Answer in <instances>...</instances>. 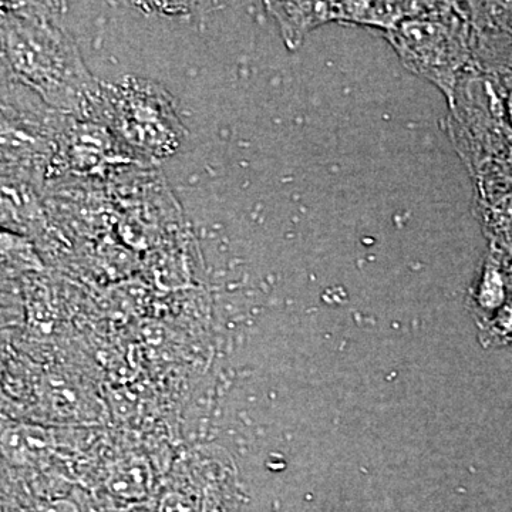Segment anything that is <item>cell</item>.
I'll list each match as a JSON object with an SVG mask.
<instances>
[{
	"instance_id": "30bf717a",
	"label": "cell",
	"mask_w": 512,
	"mask_h": 512,
	"mask_svg": "<svg viewBox=\"0 0 512 512\" xmlns=\"http://www.w3.org/2000/svg\"><path fill=\"white\" fill-rule=\"evenodd\" d=\"M473 178L476 190L512 191V148L485 164Z\"/></svg>"
},
{
	"instance_id": "8fae6325",
	"label": "cell",
	"mask_w": 512,
	"mask_h": 512,
	"mask_svg": "<svg viewBox=\"0 0 512 512\" xmlns=\"http://www.w3.org/2000/svg\"><path fill=\"white\" fill-rule=\"evenodd\" d=\"M503 86L505 107H507L508 121L512 128V74H495Z\"/></svg>"
},
{
	"instance_id": "8992f818",
	"label": "cell",
	"mask_w": 512,
	"mask_h": 512,
	"mask_svg": "<svg viewBox=\"0 0 512 512\" xmlns=\"http://www.w3.org/2000/svg\"><path fill=\"white\" fill-rule=\"evenodd\" d=\"M473 29L474 64L512 74V2H464Z\"/></svg>"
},
{
	"instance_id": "52a82bcc",
	"label": "cell",
	"mask_w": 512,
	"mask_h": 512,
	"mask_svg": "<svg viewBox=\"0 0 512 512\" xmlns=\"http://www.w3.org/2000/svg\"><path fill=\"white\" fill-rule=\"evenodd\" d=\"M265 5L278 23L289 50L298 49L313 29L335 22V2H268Z\"/></svg>"
},
{
	"instance_id": "6da1fadb",
	"label": "cell",
	"mask_w": 512,
	"mask_h": 512,
	"mask_svg": "<svg viewBox=\"0 0 512 512\" xmlns=\"http://www.w3.org/2000/svg\"><path fill=\"white\" fill-rule=\"evenodd\" d=\"M2 52V67L53 110L79 121L103 116L99 83L46 6L3 5Z\"/></svg>"
},
{
	"instance_id": "7a4b0ae2",
	"label": "cell",
	"mask_w": 512,
	"mask_h": 512,
	"mask_svg": "<svg viewBox=\"0 0 512 512\" xmlns=\"http://www.w3.org/2000/svg\"><path fill=\"white\" fill-rule=\"evenodd\" d=\"M384 37L403 66L436 86L447 103L461 74L474 64L473 29L464 2H430Z\"/></svg>"
},
{
	"instance_id": "ba28073f",
	"label": "cell",
	"mask_w": 512,
	"mask_h": 512,
	"mask_svg": "<svg viewBox=\"0 0 512 512\" xmlns=\"http://www.w3.org/2000/svg\"><path fill=\"white\" fill-rule=\"evenodd\" d=\"M429 5L430 2H335L336 23L387 33L404 19L420 15Z\"/></svg>"
},
{
	"instance_id": "9c48e42d",
	"label": "cell",
	"mask_w": 512,
	"mask_h": 512,
	"mask_svg": "<svg viewBox=\"0 0 512 512\" xmlns=\"http://www.w3.org/2000/svg\"><path fill=\"white\" fill-rule=\"evenodd\" d=\"M477 217L494 248L512 244V191L476 190Z\"/></svg>"
},
{
	"instance_id": "277c9868",
	"label": "cell",
	"mask_w": 512,
	"mask_h": 512,
	"mask_svg": "<svg viewBox=\"0 0 512 512\" xmlns=\"http://www.w3.org/2000/svg\"><path fill=\"white\" fill-rule=\"evenodd\" d=\"M447 104L448 136L473 177L512 148L503 86L495 74L471 64Z\"/></svg>"
},
{
	"instance_id": "3957f363",
	"label": "cell",
	"mask_w": 512,
	"mask_h": 512,
	"mask_svg": "<svg viewBox=\"0 0 512 512\" xmlns=\"http://www.w3.org/2000/svg\"><path fill=\"white\" fill-rule=\"evenodd\" d=\"M2 177L39 187L59 153L67 116L2 67Z\"/></svg>"
},
{
	"instance_id": "5b68a950",
	"label": "cell",
	"mask_w": 512,
	"mask_h": 512,
	"mask_svg": "<svg viewBox=\"0 0 512 512\" xmlns=\"http://www.w3.org/2000/svg\"><path fill=\"white\" fill-rule=\"evenodd\" d=\"M103 117L126 143L146 156H171L183 141L173 100L147 80L130 77L103 93Z\"/></svg>"
}]
</instances>
